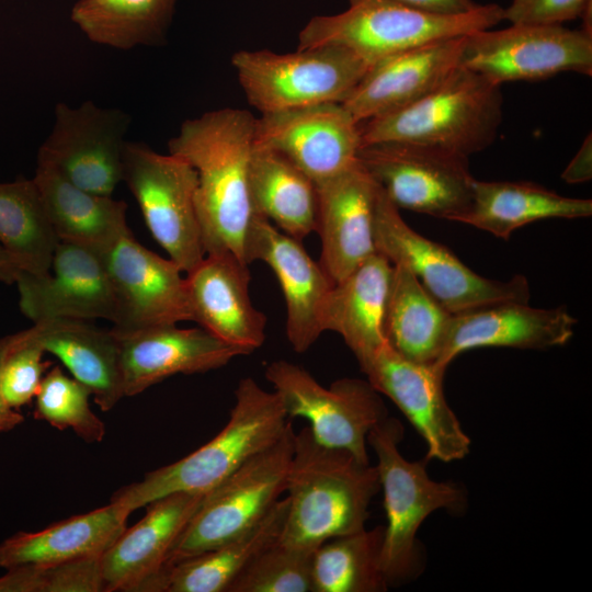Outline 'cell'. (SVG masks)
I'll return each mask as SVG.
<instances>
[{
	"mask_svg": "<svg viewBox=\"0 0 592 592\" xmlns=\"http://www.w3.org/2000/svg\"><path fill=\"white\" fill-rule=\"evenodd\" d=\"M315 550L277 538L251 561L228 592H312Z\"/></svg>",
	"mask_w": 592,
	"mask_h": 592,
	"instance_id": "obj_38",
	"label": "cell"
},
{
	"mask_svg": "<svg viewBox=\"0 0 592 592\" xmlns=\"http://www.w3.org/2000/svg\"><path fill=\"white\" fill-rule=\"evenodd\" d=\"M123 182L155 240L183 272H190L206 255L195 203V169L180 156L126 140Z\"/></svg>",
	"mask_w": 592,
	"mask_h": 592,
	"instance_id": "obj_10",
	"label": "cell"
},
{
	"mask_svg": "<svg viewBox=\"0 0 592 592\" xmlns=\"http://www.w3.org/2000/svg\"><path fill=\"white\" fill-rule=\"evenodd\" d=\"M577 319L562 307L534 308L503 301L453 315L443 350L432 365L441 374L460 353L485 346L543 350L563 345Z\"/></svg>",
	"mask_w": 592,
	"mask_h": 592,
	"instance_id": "obj_23",
	"label": "cell"
},
{
	"mask_svg": "<svg viewBox=\"0 0 592 592\" xmlns=\"http://www.w3.org/2000/svg\"><path fill=\"white\" fill-rule=\"evenodd\" d=\"M376 251L402 265L453 315L503 301H528L526 277L508 281L481 276L446 247L413 230L378 186L374 212Z\"/></svg>",
	"mask_w": 592,
	"mask_h": 592,
	"instance_id": "obj_9",
	"label": "cell"
},
{
	"mask_svg": "<svg viewBox=\"0 0 592 592\" xmlns=\"http://www.w3.org/2000/svg\"><path fill=\"white\" fill-rule=\"evenodd\" d=\"M249 184L254 214L299 241L316 231V184L285 156L254 143Z\"/></svg>",
	"mask_w": 592,
	"mask_h": 592,
	"instance_id": "obj_31",
	"label": "cell"
},
{
	"mask_svg": "<svg viewBox=\"0 0 592 592\" xmlns=\"http://www.w3.org/2000/svg\"><path fill=\"white\" fill-rule=\"evenodd\" d=\"M129 114L86 101L72 107L58 102L52 130L37 152V166L49 168L73 185L112 196L123 182V151Z\"/></svg>",
	"mask_w": 592,
	"mask_h": 592,
	"instance_id": "obj_14",
	"label": "cell"
},
{
	"mask_svg": "<svg viewBox=\"0 0 592 592\" xmlns=\"http://www.w3.org/2000/svg\"><path fill=\"white\" fill-rule=\"evenodd\" d=\"M500 87L459 66L420 100L360 123L362 146L409 143L468 158L497 137L502 121Z\"/></svg>",
	"mask_w": 592,
	"mask_h": 592,
	"instance_id": "obj_4",
	"label": "cell"
},
{
	"mask_svg": "<svg viewBox=\"0 0 592 592\" xmlns=\"http://www.w3.org/2000/svg\"><path fill=\"white\" fill-rule=\"evenodd\" d=\"M132 512L110 502L38 532H21L0 544V567L50 566L101 557L126 528Z\"/></svg>",
	"mask_w": 592,
	"mask_h": 592,
	"instance_id": "obj_27",
	"label": "cell"
},
{
	"mask_svg": "<svg viewBox=\"0 0 592 592\" xmlns=\"http://www.w3.org/2000/svg\"><path fill=\"white\" fill-rule=\"evenodd\" d=\"M291 420L280 396L253 378L240 379L223 430L187 456L122 487L111 498L130 512L171 493H207L257 453L274 443Z\"/></svg>",
	"mask_w": 592,
	"mask_h": 592,
	"instance_id": "obj_3",
	"label": "cell"
},
{
	"mask_svg": "<svg viewBox=\"0 0 592 592\" xmlns=\"http://www.w3.org/2000/svg\"><path fill=\"white\" fill-rule=\"evenodd\" d=\"M21 271L16 260L0 244V282L15 283Z\"/></svg>",
	"mask_w": 592,
	"mask_h": 592,
	"instance_id": "obj_45",
	"label": "cell"
},
{
	"mask_svg": "<svg viewBox=\"0 0 592 592\" xmlns=\"http://www.w3.org/2000/svg\"><path fill=\"white\" fill-rule=\"evenodd\" d=\"M357 160L398 208L457 221L470 205L475 179L467 157L388 141L363 145Z\"/></svg>",
	"mask_w": 592,
	"mask_h": 592,
	"instance_id": "obj_12",
	"label": "cell"
},
{
	"mask_svg": "<svg viewBox=\"0 0 592 592\" xmlns=\"http://www.w3.org/2000/svg\"><path fill=\"white\" fill-rule=\"evenodd\" d=\"M255 123L246 110H214L184 121L168 143L169 152L197 173L195 203L206 254L229 252L246 264L254 216L249 171Z\"/></svg>",
	"mask_w": 592,
	"mask_h": 592,
	"instance_id": "obj_1",
	"label": "cell"
},
{
	"mask_svg": "<svg viewBox=\"0 0 592 592\" xmlns=\"http://www.w3.org/2000/svg\"><path fill=\"white\" fill-rule=\"evenodd\" d=\"M319 263L333 283L376 253L374 212L378 185L358 160L329 179L315 183Z\"/></svg>",
	"mask_w": 592,
	"mask_h": 592,
	"instance_id": "obj_22",
	"label": "cell"
},
{
	"mask_svg": "<svg viewBox=\"0 0 592 592\" xmlns=\"http://www.w3.org/2000/svg\"><path fill=\"white\" fill-rule=\"evenodd\" d=\"M394 265L376 252L334 283L322 304L320 328L342 337L358 364L387 343L385 316Z\"/></svg>",
	"mask_w": 592,
	"mask_h": 592,
	"instance_id": "obj_26",
	"label": "cell"
},
{
	"mask_svg": "<svg viewBox=\"0 0 592 592\" xmlns=\"http://www.w3.org/2000/svg\"><path fill=\"white\" fill-rule=\"evenodd\" d=\"M265 378L280 396L289 420L306 419L318 443L345 449L369 463L367 436L387 418V409L368 382L341 378L325 387L308 371L284 360L270 363Z\"/></svg>",
	"mask_w": 592,
	"mask_h": 592,
	"instance_id": "obj_11",
	"label": "cell"
},
{
	"mask_svg": "<svg viewBox=\"0 0 592 592\" xmlns=\"http://www.w3.org/2000/svg\"><path fill=\"white\" fill-rule=\"evenodd\" d=\"M287 498L278 499L254 526L205 553L171 566L158 592H228L231 583L251 561L281 535Z\"/></svg>",
	"mask_w": 592,
	"mask_h": 592,
	"instance_id": "obj_33",
	"label": "cell"
},
{
	"mask_svg": "<svg viewBox=\"0 0 592 592\" xmlns=\"http://www.w3.org/2000/svg\"><path fill=\"white\" fill-rule=\"evenodd\" d=\"M254 143L285 156L315 183L355 163L362 147L360 123L341 103L262 114Z\"/></svg>",
	"mask_w": 592,
	"mask_h": 592,
	"instance_id": "obj_17",
	"label": "cell"
},
{
	"mask_svg": "<svg viewBox=\"0 0 592 592\" xmlns=\"http://www.w3.org/2000/svg\"><path fill=\"white\" fill-rule=\"evenodd\" d=\"M464 37L436 41L375 61L341 104L357 123L412 104L459 67Z\"/></svg>",
	"mask_w": 592,
	"mask_h": 592,
	"instance_id": "obj_24",
	"label": "cell"
},
{
	"mask_svg": "<svg viewBox=\"0 0 592 592\" xmlns=\"http://www.w3.org/2000/svg\"><path fill=\"white\" fill-rule=\"evenodd\" d=\"M294 436L289 421L274 443L253 455L205 494L173 545L166 572L174 563L242 534L269 513L285 491Z\"/></svg>",
	"mask_w": 592,
	"mask_h": 592,
	"instance_id": "obj_8",
	"label": "cell"
},
{
	"mask_svg": "<svg viewBox=\"0 0 592 592\" xmlns=\"http://www.w3.org/2000/svg\"><path fill=\"white\" fill-rule=\"evenodd\" d=\"M452 317L412 272L394 265L385 316V337L392 350L412 362L433 365Z\"/></svg>",
	"mask_w": 592,
	"mask_h": 592,
	"instance_id": "obj_32",
	"label": "cell"
},
{
	"mask_svg": "<svg viewBox=\"0 0 592 592\" xmlns=\"http://www.w3.org/2000/svg\"><path fill=\"white\" fill-rule=\"evenodd\" d=\"M367 382L406 415L428 446V457L442 462L464 458L470 440L443 392L444 374L412 362L386 343L360 364Z\"/></svg>",
	"mask_w": 592,
	"mask_h": 592,
	"instance_id": "obj_16",
	"label": "cell"
},
{
	"mask_svg": "<svg viewBox=\"0 0 592 592\" xmlns=\"http://www.w3.org/2000/svg\"><path fill=\"white\" fill-rule=\"evenodd\" d=\"M103 258L115 298L114 328L135 330L193 321L186 277L171 259L140 244L132 231Z\"/></svg>",
	"mask_w": 592,
	"mask_h": 592,
	"instance_id": "obj_15",
	"label": "cell"
},
{
	"mask_svg": "<svg viewBox=\"0 0 592 592\" xmlns=\"http://www.w3.org/2000/svg\"><path fill=\"white\" fill-rule=\"evenodd\" d=\"M30 337L56 356L71 376L87 386L102 411L113 409L125 397L119 352L112 329L89 320L52 319L35 322Z\"/></svg>",
	"mask_w": 592,
	"mask_h": 592,
	"instance_id": "obj_28",
	"label": "cell"
},
{
	"mask_svg": "<svg viewBox=\"0 0 592 592\" xmlns=\"http://www.w3.org/2000/svg\"><path fill=\"white\" fill-rule=\"evenodd\" d=\"M592 178V136L589 134L576 156L561 173V179L570 184L590 181Z\"/></svg>",
	"mask_w": 592,
	"mask_h": 592,
	"instance_id": "obj_43",
	"label": "cell"
},
{
	"mask_svg": "<svg viewBox=\"0 0 592 592\" xmlns=\"http://www.w3.org/2000/svg\"><path fill=\"white\" fill-rule=\"evenodd\" d=\"M263 261L274 272L286 307V335L294 351L306 352L322 333L320 311L334 284L301 241L280 231L269 219L254 214L246 262Z\"/></svg>",
	"mask_w": 592,
	"mask_h": 592,
	"instance_id": "obj_21",
	"label": "cell"
},
{
	"mask_svg": "<svg viewBox=\"0 0 592 592\" xmlns=\"http://www.w3.org/2000/svg\"><path fill=\"white\" fill-rule=\"evenodd\" d=\"M418 11L443 16L469 13L480 4L473 0H394Z\"/></svg>",
	"mask_w": 592,
	"mask_h": 592,
	"instance_id": "obj_42",
	"label": "cell"
},
{
	"mask_svg": "<svg viewBox=\"0 0 592 592\" xmlns=\"http://www.w3.org/2000/svg\"><path fill=\"white\" fill-rule=\"evenodd\" d=\"M186 274L193 321L247 354L262 346L266 318L250 299L248 264L229 252L208 253Z\"/></svg>",
	"mask_w": 592,
	"mask_h": 592,
	"instance_id": "obj_25",
	"label": "cell"
},
{
	"mask_svg": "<svg viewBox=\"0 0 592 592\" xmlns=\"http://www.w3.org/2000/svg\"><path fill=\"white\" fill-rule=\"evenodd\" d=\"M403 429L386 418L368 433L367 443L377 456L387 524L384 526L382 569L389 584L413 577L420 567L417 532L422 522L440 509L458 510L464 492L455 483L437 482L426 474L424 463L409 462L399 452Z\"/></svg>",
	"mask_w": 592,
	"mask_h": 592,
	"instance_id": "obj_6",
	"label": "cell"
},
{
	"mask_svg": "<svg viewBox=\"0 0 592 592\" xmlns=\"http://www.w3.org/2000/svg\"><path fill=\"white\" fill-rule=\"evenodd\" d=\"M460 67L501 86L536 81L563 71L592 75V33L562 25L511 24L464 37Z\"/></svg>",
	"mask_w": 592,
	"mask_h": 592,
	"instance_id": "obj_13",
	"label": "cell"
},
{
	"mask_svg": "<svg viewBox=\"0 0 592 592\" xmlns=\"http://www.w3.org/2000/svg\"><path fill=\"white\" fill-rule=\"evenodd\" d=\"M379 489L376 466L318 443L304 426L294 436L285 486L286 520L278 540L316 549L329 538L365 528Z\"/></svg>",
	"mask_w": 592,
	"mask_h": 592,
	"instance_id": "obj_2",
	"label": "cell"
},
{
	"mask_svg": "<svg viewBox=\"0 0 592 592\" xmlns=\"http://www.w3.org/2000/svg\"><path fill=\"white\" fill-rule=\"evenodd\" d=\"M503 9L487 3L466 14L443 16L394 0H350L341 13L312 18L299 33L297 49L339 45L372 65L407 49L491 29L503 21Z\"/></svg>",
	"mask_w": 592,
	"mask_h": 592,
	"instance_id": "obj_5",
	"label": "cell"
},
{
	"mask_svg": "<svg viewBox=\"0 0 592 592\" xmlns=\"http://www.w3.org/2000/svg\"><path fill=\"white\" fill-rule=\"evenodd\" d=\"M206 493L175 492L148 505L101 556L104 592H157L168 556Z\"/></svg>",
	"mask_w": 592,
	"mask_h": 592,
	"instance_id": "obj_20",
	"label": "cell"
},
{
	"mask_svg": "<svg viewBox=\"0 0 592 592\" xmlns=\"http://www.w3.org/2000/svg\"><path fill=\"white\" fill-rule=\"evenodd\" d=\"M44 353L29 330L13 334L0 368V391L11 408L18 409L35 398L44 373L52 365L43 361Z\"/></svg>",
	"mask_w": 592,
	"mask_h": 592,
	"instance_id": "obj_40",
	"label": "cell"
},
{
	"mask_svg": "<svg viewBox=\"0 0 592 592\" xmlns=\"http://www.w3.org/2000/svg\"><path fill=\"white\" fill-rule=\"evenodd\" d=\"M177 0H78L70 18L92 43L121 50L161 45Z\"/></svg>",
	"mask_w": 592,
	"mask_h": 592,
	"instance_id": "obj_34",
	"label": "cell"
},
{
	"mask_svg": "<svg viewBox=\"0 0 592 592\" xmlns=\"http://www.w3.org/2000/svg\"><path fill=\"white\" fill-rule=\"evenodd\" d=\"M591 215L589 198L562 196L533 182L475 180L470 205L457 221L508 239L514 230L537 220Z\"/></svg>",
	"mask_w": 592,
	"mask_h": 592,
	"instance_id": "obj_30",
	"label": "cell"
},
{
	"mask_svg": "<svg viewBox=\"0 0 592 592\" xmlns=\"http://www.w3.org/2000/svg\"><path fill=\"white\" fill-rule=\"evenodd\" d=\"M231 62L250 105L261 114L342 103L371 64L339 45H321L295 53L240 50Z\"/></svg>",
	"mask_w": 592,
	"mask_h": 592,
	"instance_id": "obj_7",
	"label": "cell"
},
{
	"mask_svg": "<svg viewBox=\"0 0 592 592\" xmlns=\"http://www.w3.org/2000/svg\"><path fill=\"white\" fill-rule=\"evenodd\" d=\"M100 558L7 569L0 592H104Z\"/></svg>",
	"mask_w": 592,
	"mask_h": 592,
	"instance_id": "obj_39",
	"label": "cell"
},
{
	"mask_svg": "<svg viewBox=\"0 0 592 592\" xmlns=\"http://www.w3.org/2000/svg\"><path fill=\"white\" fill-rule=\"evenodd\" d=\"M20 309L34 323L52 319L115 317V298L104 258L91 249L59 241L47 274L21 271L15 281Z\"/></svg>",
	"mask_w": 592,
	"mask_h": 592,
	"instance_id": "obj_18",
	"label": "cell"
},
{
	"mask_svg": "<svg viewBox=\"0 0 592 592\" xmlns=\"http://www.w3.org/2000/svg\"><path fill=\"white\" fill-rule=\"evenodd\" d=\"M90 396L87 386L59 366L50 367L35 396V418L60 431L70 429L84 442H101L105 425L91 410Z\"/></svg>",
	"mask_w": 592,
	"mask_h": 592,
	"instance_id": "obj_37",
	"label": "cell"
},
{
	"mask_svg": "<svg viewBox=\"0 0 592 592\" xmlns=\"http://www.w3.org/2000/svg\"><path fill=\"white\" fill-rule=\"evenodd\" d=\"M116 339L124 396H136L177 374H196L220 368L247 355L200 328L177 325L135 330L112 328Z\"/></svg>",
	"mask_w": 592,
	"mask_h": 592,
	"instance_id": "obj_19",
	"label": "cell"
},
{
	"mask_svg": "<svg viewBox=\"0 0 592 592\" xmlns=\"http://www.w3.org/2000/svg\"><path fill=\"white\" fill-rule=\"evenodd\" d=\"M33 180L59 241L103 255L130 232L125 202L84 191L42 166H37Z\"/></svg>",
	"mask_w": 592,
	"mask_h": 592,
	"instance_id": "obj_29",
	"label": "cell"
},
{
	"mask_svg": "<svg viewBox=\"0 0 592 592\" xmlns=\"http://www.w3.org/2000/svg\"><path fill=\"white\" fill-rule=\"evenodd\" d=\"M13 340V334L0 339V368L4 356L7 355L11 343ZM24 420L23 415L15 411V409L8 406L4 401L1 391H0V433L8 432L14 429L16 425L22 423Z\"/></svg>",
	"mask_w": 592,
	"mask_h": 592,
	"instance_id": "obj_44",
	"label": "cell"
},
{
	"mask_svg": "<svg viewBox=\"0 0 592 592\" xmlns=\"http://www.w3.org/2000/svg\"><path fill=\"white\" fill-rule=\"evenodd\" d=\"M384 526L335 536L312 557V592H380L388 583L382 569Z\"/></svg>",
	"mask_w": 592,
	"mask_h": 592,
	"instance_id": "obj_36",
	"label": "cell"
},
{
	"mask_svg": "<svg viewBox=\"0 0 592 592\" xmlns=\"http://www.w3.org/2000/svg\"><path fill=\"white\" fill-rule=\"evenodd\" d=\"M58 242L34 180L0 183V244L21 270L47 274Z\"/></svg>",
	"mask_w": 592,
	"mask_h": 592,
	"instance_id": "obj_35",
	"label": "cell"
},
{
	"mask_svg": "<svg viewBox=\"0 0 592 592\" xmlns=\"http://www.w3.org/2000/svg\"><path fill=\"white\" fill-rule=\"evenodd\" d=\"M592 9V0H512L503 9L511 24L562 25Z\"/></svg>",
	"mask_w": 592,
	"mask_h": 592,
	"instance_id": "obj_41",
	"label": "cell"
}]
</instances>
